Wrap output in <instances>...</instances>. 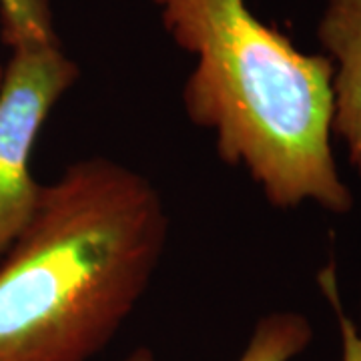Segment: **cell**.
Masks as SVG:
<instances>
[{"instance_id":"5","label":"cell","mask_w":361,"mask_h":361,"mask_svg":"<svg viewBox=\"0 0 361 361\" xmlns=\"http://www.w3.org/2000/svg\"><path fill=\"white\" fill-rule=\"evenodd\" d=\"M313 341V325L297 311H275L261 317L237 361H291ZM125 361H157L149 348L130 351Z\"/></svg>"},{"instance_id":"4","label":"cell","mask_w":361,"mask_h":361,"mask_svg":"<svg viewBox=\"0 0 361 361\" xmlns=\"http://www.w3.org/2000/svg\"><path fill=\"white\" fill-rule=\"evenodd\" d=\"M317 39L336 66L334 137L361 173V0H325Z\"/></svg>"},{"instance_id":"1","label":"cell","mask_w":361,"mask_h":361,"mask_svg":"<svg viewBox=\"0 0 361 361\" xmlns=\"http://www.w3.org/2000/svg\"><path fill=\"white\" fill-rule=\"evenodd\" d=\"M171 221L151 179L109 157L49 185L0 259V361H90L118 334L165 255Z\"/></svg>"},{"instance_id":"3","label":"cell","mask_w":361,"mask_h":361,"mask_svg":"<svg viewBox=\"0 0 361 361\" xmlns=\"http://www.w3.org/2000/svg\"><path fill=\"white\" fill-rule=\"evenodd\" d=\"M61 42L11 49L0 85V259L37 213L42 183L30 159L52 109L78 80Z\"/></svg>"},{"instance_id":"7","label":"cell","mask_w":361,"mask_h":361,"mask_svg":"<svg viewBox=\"0 0 361 361\" xmlns=\"http://www.w3.org/2000/svg\"><path fill=\"white\" fill-rule=\"evenodd\" d=\"M317 285L322 289L325 301L334 310L337 327H339V339H341V361H361V329L357 323L348 315L341 301L339 281H337L336 265L329 263L317 273Z\"/></svg>"},{"instance_id":"8","label":"cell","mask_w":361,"mask_h":361,"mask_svg":"<svg viewBox=\"0 0 361 361\" xmlns=\"http://www.w3.org/2000/svg\"><path fill=\"white\" fill-rule=\"evenodd\" d=\"M2 77H4V63H0V85H2Z\"/></svg>"},{"instance_id":"6","label":"cell","mask_w":361,"mask_h":361,"mask_svg":"<svg viewBox=\"0 0 361 361\" xmlns=\"http://www.w3.org/2000/svg\"><path fill=\"white\" fill-rule=\"evenodd\" d=\"M0 32L8 49L59 42L49 0H0Z\"/></svg>"},{"instance_id":"2","label":"cell","mask_w":361,"mask_h":361,"mask_svg":"<svg viewBox=\"0 0 361 361\" xmlns=\"http://www.w3.org/2000/svg\"><path fill=\"white\" fill-rule=\"evenodd\" d=\"M183 51L195 56L180 99L189 121L215 137L275 209L315 203L353 209L334 155L336 66L259 20L245 0H151Z\"/></svg>"}]
</instances>
